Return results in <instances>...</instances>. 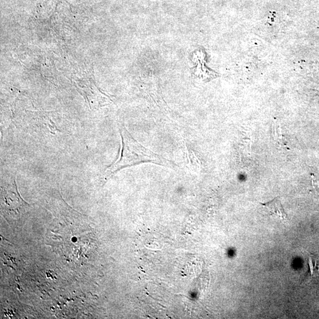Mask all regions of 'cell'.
Returning <instances> with one entry per match:
<instances>
[{
	"label": "cell",
	"instance_id": "5",
	"mask_svg": "<svg viewBox=\"0 0 319 319\" xmlns=\"http://www.w3.org/2000/svg\"><path fill=\"white\" fill-rule=\"evenodd\" d=\"M273 130L274 134V137L277 140L280 145L282 146H286L285 137L282 134L281 128L280 126H274Z\"/></svg>",
	"mask_w": 319,
	"mask_h": 319
},
{
	"label": "cell",
	"instance_id": "1",
	"mask_svg": "<svg viewBox=\"0 0 319 319\" xmlns=\"http://www.w3.org/2000/svg\"><path fill=\"white\" fill-rule=\"evenodd\" d=\"M119 131L122 139V151L117 161L105 170L103 175L106 180L121 170L142 163H153L170 168L176 166L172 162L142 146L133 138L125 126L120 125Z\"/></svg>",
	"mask_w": 319,
	"mask_h": 319
},
{
	"label": "cell",
	"instance_id": "2",
	"mask_svg": "<svg viewBox=\"0 0 319 319\" xmlns=\"http://www.w3.org/2000/svg\"><path fill=\"white\" fill-rule=\"evenodd\" d=\"M2 205L4 211H17L18 213L21 209L28 206L18 192L15 177H11L2 187Z\"/></svg>",
	"mask_w": 319,
	"mask_h": 319
},
{
	"label": "cell",
	"instance_id": "4",
	"mask_svg": "<svg viewBox=\"0 0 319 319\" xmlns=\"http://www.w3.org/2000/svg\"><path fill=\"white\" fill-rule=\"evenodd\" d=\"M309 266L311 275L316 276L319 274V258L313 255L310 256Z\"/></svg>",
	"mask_w": 319,
	"mask_h": 319
},
{
	"label": "cell",
	"instance_id": "3",
	"mask_svg": "<svg viewBox=\"0 0 319 319\" xmlns=\"http://www.w3.org/2000/svg\"><path fill=\"white\" fill-rule=\"evenodd\" d=\"M263 206L268 210L271 215L277 216L282 220H287V215L284 211L283 206L278 198H275L273 201L263 204Z\"/></svg>",
	"mask_w": 319,
	"mask_h": 319
}]
</instances>
